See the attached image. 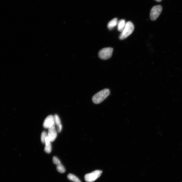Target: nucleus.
I'll return each instance as SVG.
<instances>
[{"mask_svg": "<svg viewBox=\"0 0 182 182\" xmlns=\"http://www.w3.org/2000/svg\"><path fill=\"white\" fill-rule=\"evenodd\" d=\"M68 178L69 180L74 182H81L77 177L73 174H69L68 176Z\"/></svg>", "mask_w": 182, "mask_h": 182, "instance_id": "nucleus-12", "label": "nucleus"}, {"mask_svg": "<svg viewBox=\"0 0 182 182\" xmlns=\"http://www.w3.org/2000/svg\"><path fill=\"white\" fill-rule=\"evenodd\" d=\"M54 116L55 123L57 126V127L61 125L62 124L61 123V120L58 115L55 114L54 115Z\"/></svg>", "mask_w": 182, "mask_h": 182, "instance_id": "nucleus-13", "label": "nucleus"}, {"mask_svg": "<svg viewBox=\"0 0 182 182\" xmlns=\"http://www.w3.org/2000/svg\"><path fill=\"white\" fill-rule=\"evenodd\" d=\"M155 1L156 2H161L162 1V0H155Z\"/></svg>", "mask_w": 182, "mask_h": 182, "instance_id": "nucleus-15", "label": "nucleus"}, {"mask_svg": "<svg viewBox=\"0 0 182 182\" xmlns=\"http://www.w3.org/2000/svg\"><path fill=\"white\" fill-rule=\"evenodd\" d=\"M45 145L44 148L45 151L47 154H50L52 151V146L51 141L48 137L45 139Z\"/></svg>", "mask_w": 182, "mask_h": 182, "instance_id": "nucleus-9", "label": "nucleus"}, {"mask_svg": "<svg viewBox=\"0 0 182 182\" xmlns=\"http://www.w3.org/2000/svg\"><path fill=\"white\" fill-rule=\"evenodd\" d=\"M134 30V26L132 22L128 21L126 23L125 27L120 36V39L123 40L128 37Z\"/></svg>", "mask_w": 182, "mask_h": 182, "instance_id": "nucleus-2", "label": "nucleus"}, {"mask_svg": "<svg viewBox=\"0 0 182 182\" xmlns=\"http://www.w3.org/2000/svg\"><path fill=\"white\" fill-rule=\"evenodd\" d=\"M118 23V20L117 18H114L112 20L109 22L107 27L110 30H112L117 25Z\"/></svg>", "mask_w": 182, "mask_h": 182, "instance_id": "nucleus-10", "label": "nucleus"}, {"mask_svg": "<svg viewBox=\"0 0 182 182\" xmlns=\"http://www.w3.org/2000/svg\"><path fill=\"white\" fill-rule=\"evenodd\" d=\"M54 163L57 165V170L61 173H63L66 171L64 167L62 165L59 159L54 161Z\"/></svg>", "mask_w": 182, "mask_h": 182, "instance_id": "nucleus-8", "label": "nucleus"}, {"mask_svg": "<svg viewBox=\"0 0 182 182\" xmlns=\"http://www.w3.org/2000/svg\"><path fill=\"white\" fill-rule=\"evenodd\" d=\"M55 124L48 129V135L51 142H53L55 140L57 137V133L55 129Z\"/></svg>", "mask_w": 182, "mask_h": 182, "instance_id": "nucleus-7", "label": "nucleus"}, {"mask_svg": "<svg viewBox=\"0 0 182 182\" xmlns=\"http://www.w3.org/2000/svg\"><path fill=\"white\" fill-rule=\"evenodd\" d=\"M110 91L109 89L106 88L98 92L92 98V100L95 104H99L103 101L109 95Z\"/></svg>", "mask_w": 182, "mask_h": 182, "instance_id": "nucleus-1", "label": "nucleus"}, {"mask_svg": "<svg viewBox=\"0 0 182 182\" xmlns=\"http://www.w3.org/2000/svg\"><path fill=\"white\" fill-rule=\"evenodd\" d=\"M126 24L125 20H121L118 22L117 24L118 30L120 32H122Z\"/></svg>", "mask_w": 182, "mask_h": 182, "instance_id": "nucleus-11", "label": "nucleus"}, {"mask_svg": "<svg viewBox=\"0 0 182 182\" xmlns=\"http://www.w3.org/2000/svg\"><path fill=\"white\" fill-rule=\"evenodd\" d=\"M54 116L52 115H50L47 116L44 121L43 126L45 128L49 129L55 124Z\"/></svg>", "mask_w": 182, "mask_h": 182, "instance_id": "nucleus-6", "label": "nucleus"}, {"mask_svg": "<svg viewBox=\"0 0 182 182\" xmlns=\"http://www.w3.org/2000/svg\"><path fill=\"white\" fill-rule=\"evenodd\" d=\"M47 137H48V133L44 131L41 133V141L44 144H45V139Z\"/></svg>", "mask_w": 182, "mask_h": 182, "instance_id": "nucleus-14", "label": "nucleus"}, {"mask_svg": "<svg viewBox=\"0 0 182 182\" xmlns=\"http://www.w3.org/2000/svg\"><path fill=\"white\" fill-rule=\"evenodd\" d=\"M102 173L101 170H96L91 173L86 174L85 179L87 182H93L99 177Z\"/></svg>", "mask_w": 182, "mask_h": 182, "instance_id": "nucleus-5", "label": "nucleus"}, {"mask_svg": "<svg viewBox=\"0 0 182 182\" xmlns=\"http://www.w3.org/2000/svg\"><path fill=\"white\" fill-rule=\"evenodd\" d=\"M113 49L110 47L105 48L100 50L98 56L101 59L107 60L111 58L112 55Z\"/></svg>", "mask_w": 182, "mask_h": 182, "instance_id": "nucleus-3", "label": "nucleus"}, {"mask_svg": "<svg viewBox=\"0 0 182 182\" xmlns=\"http://www.w3.org/2000/svg\"><path fill=\"white\" fill-rule=\"evenodd\" d=\"M162 10V7L160 5L154 6L151 9L150 12V17L151 20L155 21L161 14Z\"/></svg>", "mask_w": 182, "mask_h": 182, "instance_id": "nucleus-4", "label": "nucleus"}]
</instances>
